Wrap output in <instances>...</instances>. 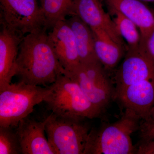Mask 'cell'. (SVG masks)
I'll list each match as a JSON object with an SVG mask.
<instances>
[{"instance_id":"cell-1","label":"cell","mask_w":154,"mask_h":154,"mask_svg":"<svg viewBox=\"0 0 154 154\" xmlns=\"http://www.w3.org/2000/svg\"><path fill=\"white\" fill-rule=\"evenodd\" d=\"M47 30L42 27L28 33L23 37L19 45L15 76L29 85L48 87L64 71Z\"/></svg>"},{"instance_id":"cell-2","label":"cell","mask_w":154,"mask_h":154,"mask_svg":"<svg viewBox=\"0 0 154 154\" xmlns=\"http://www.w3.org/2000/svg\"><path fill=\"white\" fill-rule=\"evenodd\" d=\"M141 120L134 112L126 109L115 122L91 128L84 154H136L131 135L138 130Z\"/></svg>"},{"instance_id":"cell-3","label":"cell","mask_w":154,"mask_h":154,"mask_svg":"<svg viewBox=\"0 0 154 154\" xmlns=\"http://www.w3.org/2000/svg\"><path fill=\"white\" fill-rule=\"evenodd\" d=\"M44 102L51 113L62 117L98 118L103 112L95 107L85 96L78 83L63 73L57 77Z\"/></svg>"},{"instance_id":"cell-4","label":"cell","mask_w":154,"mask_h":154,"mask_svg":"<svg viewBox=\"0 0 154 154\" xmlns=\"http://www.w3.org/2000/svg\"><path fill=\"white\" fill-rule=\"evenodd\" d=\"M49 90V86L33 85L22 81L0 90V126L16 128L35 106L44 102Z\"/></svg>"},{"instance_id":"cell-5","label":"cell","mask_w":154,"mask_h":154,"mask_svg":"<svg viewBox=\"0 0 154 154\" xmlns=\"http://www.w3.org/2000/svg\"><path fill=\"white\" fill-rule=\"evenodd\" d=\"M45 119V132L56 154H84L91 129L85 119L51 113Z\"/></svg>"},{"instance_id":"cell-6","label":"cell","mask_w":154,"mask_h":154,"mask_svg":"<svg viewBox=\"0 0 154 154\" xmlns=\"http://www.w3.org/2000/svg\"><path fill=\"white\" fill-rule=\"evenodd\" d=\"M63 74L75 80L90 102L103 113L114 100L115 87L108 73L99 61L80 63Z\"/></svg>"},{"instance_id":"cell-7","label":"cell","mask_w":154,"mask_h":154,"mask_svg":"<svg viewBox=\"0 0 154 154\" xmlns=\"http://www.w3.org/2000/svg\"><path fill=\"white\" fill-rule=\"evenodd\" d=\"M0 21L2 27L22 37L45 27L37 0H0Z\"/></svg>"},{"instance_id":"cell-8","label":"cell","mask_w":154,"mask_h":154,"mask_svg":"<svg viewBox=\"0 0 154 154\" xmlns=\"http://www.w3.org/2000/svg\"><path fill=\"white\" fill-rule=\"evenodd\" d=\"M154 79V59L146 41L141 39L138 46L127 48L124 60L116 72L113 83L116 91L134 83Z\"/></svg>"},{"instance_id":"cell-9","label":"cell","mask_w":154,"mask_h":154,"mask_svg":"<svg viewBox=\"0 0 154 154\" xmlns=\"http://www.w3.org/2000/svg\"><path fill=\"white\" fill-rule=\"evenodd\" d=\"M46 119L37 121L29 116L15 128L22 154H56L45 136Z\"/></svg>"},{"instance_id":"cell-10","label":"cell","mask_w":154,"mask_h":154,"mask_svg":"<svg viewBox=\"0 0 154 154\" xmlns=\"http://www.w3.org/2000/svg\"><path fill=\"white\" fill-rule=\"evenodd\" d=\"M74 15L78 16L91 29L103 30L116 42L127 48L113 19L104 10L102 0H78Z\"/></svg>"},{"instance_id":"cell-11","label":"cell","mask_w":154,"mask_h":154,"mask_svg":"<svg viewBox=\"0 0 154 154\" xmlns=\"http://www.w3.org/2000/svg\"><path fill=\"white\" fill-rule=\"evenodd\" d=\"M125 109L145 118L154 105V79L134 83L115 93V99Z\"/></svg>"},{"instance_id":"cell-12","label":"cell","mask_w":154,"mask_h":154,"mask_svg":"<svg viewBox=\"0 0 154 154\" xmlns=\"http://www.w3.org/2000/svg\"><path fill=\"white\" fill-rule=\"evenodd\" d=\"M48 35L56 55L65 71L72 70L80 64L74 34L66 19L57 22Z\"/></svg>"},{"instance_id":"cell-13","label":"cell","mask_w":154,"mask_h":154,"mask_svg":"<svg viewBox=\"0 0 154 154\" xmlns=\"http://www.w3.org/2000/svg\"><path fill=\"white\" fill-rule=\"evenodd\" d=\"M109 12H117L134 22L141 39L146 41L154 28V15L139 0H102Z\"/></svg>"},{"instance_id":"cell-14","label":"cell","mask_w":154,"mask_h":154,"mask_svg":"<svg viewBox=\"0 0 154 154\" xmlns=\"http://www.w3.org/2000/svg\"><path fill=\"white\" fill-rule=\"evenodd\" d=\"M23 37L2 27L0 32V90L15 76L19 45Z\"/></svg>"},{"instance_id":"cell-15","label":"cell","mask_w":154,"mask_h":154,"mask_svg":"<svg viewBox=\"0 0 154 154\" xmlns=\"http://www.w3.org/2000/svg\"><path fill=\"white\" fill-rule=\"evenodd\" d=\"M91 30L94 35L96 56L108 73L117 66L124 56L125 49L127 48L116 42L103 30Z\"/></svg>"},{"instance_id":"cell-16","label":"cell","mask_w":154,"mask_h":154,"mask_svg":"<svg viewBox=\"0 0 154 154\" xmlns=\"http://www.w3.org/2000/svg\"><path fill=\"white\" fill-rule=\"evenodd\" d=\"M66 20L74 34L80 63L99 61L95 52L94 35L91 28L75 15Z\"/></svg>"},{"instance_id":"cell-17","label":"cell","mask_w":154,"mask_h":154,"mask_svg":"<svg viewBox=\"0 0 154 154\" xmlns=\"http://www.w3.org/2000/svg\"><path fill=\"white\" fill-rule=\"evenodd\" d=\"M78 0H42L41 7L44 19V27L51 29L57 22L73 16Z\"/></svg>"},{"instance_id":"cell-18","label":"cell","mask_w":154,"mask_h":154,"mask_svg":"<svg viewBox=\"0 0 154 154\" xmlns=\"http://www.w3.org/2000/svg\"><path fill=\"white\" fill-rule=\"evenodd\" d=\"M114 16L113 20L119 33L127 43V48H133L140 43L141 37L139 29L130 19L117 12H110Z\"/></svg>"},{"instance_id":"cell-19","label":"cell","mask_w":154,"mask_h":154,"mask_svg":"<svg viewBox=\"0 0 154 154\" xmlns=\"http://www.w3.org/2000/svg\"><path fill=\"white\" fill-rule=\"evenodd\" d=\"M21 154L15 128L0 126V154Z\"/></svg>"},{"instance_id":"cell-20","label":"cell","mask_w":154,"mask_h":154,"mask_svg":"<svg viewBox=\"0 0 154 154\" xmlns=\"http://www.w3.org/2000/svg\"><path fill=\"white\" fill-rule=\"evenodd\" d=\"M137 131L140 140L136 146L154 140V105L145 118L140 120Z\"/></svg>"},{"instance_id":"cell-21","label":"cell","mask_w":154,"mask_h":154,"mask_svg":"<svg viewBox=\"0 0 154 154\" xmlns=\"http://www.w3.org/2000/svg\"><path fill=\"white\" fill-rule=\"evenodd\" d=\"M136 154H154V140L136 146Z\"/></svg>"},{"instance_id":"cell-22","label":"cell","mask_w":154,"mask_h":154,"mask_svg":"<svg viewBox=\"0 0 154 154\" xmlns=\"http://www.w3.org/2000/svg\"><path fill=\"white\" fill-rule=\"evenodd\" d=\"M146 44L149 52L154 59V28L147 39Z\"/></svg>"},{"instance_id":"cell-23","label":"cell","mask_w":154,"mask_h":154,"mask_svg":"<svg viewBox=\"0 0 154 154\" xmlns=\"http://www.w3.org/2000/svg\"><path fill=\"white\" fill-rule=\"evenodd\" d=\"M141 2H154V0H139Z\"/></svg>"},{"instance_id":"cell-24","label":"cell","mask_w":154,"mask_h":154,"mask_svg":"<svg viewBox=\"0 0 154 154\" xmlns=\"http://www.w3.org/2000/svg\"><path fill=\"white\" fill-rule=\"evenodd\" d=\"M40 2H41V3L42 2V0H40Z\"/></svg>"}]
</instances>
